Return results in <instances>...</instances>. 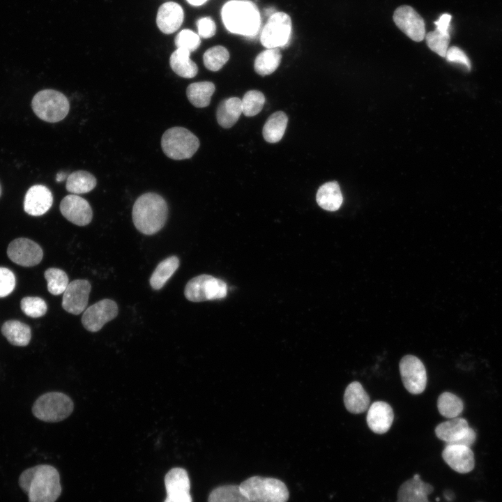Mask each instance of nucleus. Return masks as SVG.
Here are the masks:
<instances>
[{
  "mask_svg": "<svg viewBox=\"0 0 502 502\" xmlns=\"http://www.w3.org/2000/svg\"><path fill=\"white\" fill-rule=\"evenodd\" d=\"M19 485L27 494L29 502H55L61 493L59 473L48 464L24 471L19 478Z\"/></svg>",
  "mask_w": 502,
  "mask_h": 502,
  "instance_id": "nucleus-1",
  "label": "nucleus"
},
{
  "mask_svg": "<svg viewBox=\"0 0 502 502\" xmlns=\"http://www.w3.org/2000/svg\"><path fill=\"white\" fill-rule=\"evenodd\" d=\"M167 204L162 197L147 192L139 197L133 204L132 217L136 229L145 235L158 232L167 219Z\"/></svg>",
  "mask_w": 502,
  "mask_h": 502,
  "instance_id": "nucleus-2",
  "label": "nucleus"
},
{
  "mask_svg": "<svg viewBox=\"0 0 502 502\" xmlns=\"http://www.w3.org/2000/svg\"><path fill=\"white\" fill-rule=\"evenodd\" d=\"M222 19L227 29L236 34L252 37L260 26V15L250 1L231 0L222 7Z\"/></svg>",
  "mask_w": 502,
  "mask_h": 502,
  "instance_id": "nucleus-3",
  "label": "nucleus"
},
{
  "mask_svg": "<svg viewBox=\"0 0 502 502\" xmlns=\"http://www.w3.org/2000/svg\"><path fill=\"white\" fill-rule=\"evenodd\" d=\"M239 487L250 502H287L289 496L285 484L273 478L253 476Z\"/></svg>",
  "mask_w": 502,
  "mask_h": 502,
  "instance_id": "nucleus-4",
  "label": "nucleus"
},
{
  "mask_svg": "<svg viewBox=\"0 0 502 502\" xmlns=\"http://www.w3.org/2000/svg\"><path fill=\"white\" fill-rule=\"evenodd\" d=\"M73 409L74 404L69 396L60 392H49L36 400L32 412L40 420L55 423L67 418Z\"/></svg>",
  "mask_w": 502,
  "mask_h": 502,
  "instance_id": "nucleus-5",
  "label": "nucleus"
},
{
  "mask_svg": "<svg viewBox=\"0 0 502 502\" xmlns=\"http://www.w3.org/2000/svg\"><path fill=\"white\" fill-rule=\"evenodd\" d=\"M199 146L198 138L183 127L167 130L162 136L161 147L165 154L173 160L191 158Z\"/></svg>",
  "mask_w": 502,
  "mask_h": 502,
  "instance_id": "nucleus-6",
  "label": "nucleus"
},
{
  "mask_svg": "<svg viewBox=\"0 0 502 502\" xmlns=\"http://www.w3.org/2000/svg\"><path fill=\"white\" fill-rule=\"evenodd\" d=\"M31 107L38 117L50 123L63 120L70 109L65 95L53 89H45L37 93L33 98Z\"/></svg>",
  "mask_w": 502,
  "mask_h": 502,
  "instance_id": "nucleus-7",
  "label": "nucleus"
},
{
  "mask_svg": "<svg viewBox=\"0 0 502 502\" xmlns=\"http://www.w3.org/2000/svg\"><path fill=\"white\" fill-rule=\"evenodd\" d=\"M227 294V286L223 280L206 274L191 279L184 290L185 298L192 302L220 299Z\"/></svg>",
  "mask_w": 502,
  "mask_h": 502,
  "instance_id": "nucleus-8",
  "label": "nucleus"
},
{
  "mask_svg": "<svg viewBox=\"0 0 502 502\" xmlns=\"http://www.w3.org/2000/svg\"><path fill=\"white\" fill-rule=\"evenodd\" d=\"M291 27L289 15L284 12H275L264 26L260 41L266 49L284 47L289 41Z\"/></svg>",
  "mask_w": 502,
  "mask_h": 502,
  "instance_id": "nucleus-9",
  "label": "nucleus"
},
{
  "mask_svg": "<svg viewBox=\"0 0 502 502\" xmlns=\"http://www.w3.org/2000/svg\"><path fill=\"white\" fill-rule=\"evenodd\" d=\"M436 436L446 444L470 447L476 441V434L462 418H454L439 424L435 428Z\"/></svg>",
  "mask_w": 502,
  "mask_h": 502,
  "instance_id": "nucleus-10",
  "label": "nucleus"
},
{
  "mask_svg": "<svg viewBox=\"0 0 502 502\" xmlns=\"http://www.w3.org/2000/svg\"><path fill=\"white\" fill-rule=\"evenodd\" d=\"M400 372L405 388L412 394L424 391L427 384V374L422 361L415 356H404L400 362Z\"/></svg>",
  "mask_w": 502,
  "mask_h": 502,
  "instance_id": "nucleus-11",
  "label": "nucleus"
},
{
  "mask_svg": "<svg viewBox=\"0 0 502 502\" xmlns=\"http://www.w3.org/2000/svg\"><path fill=\"white\" fill-rule=\"evenodd\" d=\"M7 255L14 263L22 266L31 267L41 261L43 252L41 247L33 241L18 238L9 243Z\"/></svg>",
  "mask_w": 502,
  "mask_h": 502,
  "instance_id": "nucleus-12",
  "label": "nucleus"
},
{
  "mask_svg": "<svg viewBox=\"0 0 502 502\" xmlns=\"http://www.w3.org/2000/svg\"><path fill=\"white\" fill-rule=\"evenodd\" d=\"M118 314V306L111 299H103L86 308L82 317V324L88 331L98 332Z\"/></svg>",
  "mask_w": 502,
  "mask_h": 502,
  "instance_id": "nucleus-13",
  "label": "nucleus"
},
{
  "mask_svg": "<svg viewBox=\"0 0 502 502\" xmlns=\"http://www.w3.org/2000/svg\"><path fill=\"white\" fill-rule=\"evenodd\" d=\"M393 20L397 27L411 40L420 42L425 36V22L411 6H402L394 12Z\"/></svg>",
  "mask_w": 502,
  "mask_h": 502,
  "instance_id": "nucleus-14",
  "label": "nucleus"
},
{
  "mask_svg": "<svg viewBox=\"0 0 502 502\" xmlns=\"http://www.w3.org/2000/svg\"><path fill=\"white\" fill-rule=\"evenodd\" d=\"M91 289V284L86 280H75L70 282L63 293V308L75 315L83 312L88 305Z\"/></svg>",
  "mask_w": 502,
  "mask_h": 502,
  "instance_id": "nucleus-15",
  "label": "nucleus"
},
{
  "mask_svg": "<svg viewBox=\"0 0 502 502\" xmlns=\"http://www.w3.org/2000/svg\"><path fill=\"white\" fill-rule=\"evenodd\" d=\"M61 214L70 222L78 225H89L93 217L90 204L84 198L77 195L66 196L60 203Z\"/></svg>",
  "mask_w": 502,
  "mask_h": 502,
  "instance_id": "nucleus-16",
  "label": "nucleus"
},
{
  "mask_svg": "<svg viewBox=\"0 0 502 502\" xmlns=\"http://www.w3.org/2000/svg\"><path fill=\"white\" fill-rule=\"evenodd\" d=\"M441 455L445 462L457 473H467L474 468V455L469 446L446 444Z\"/></svg>",
  "mask_w": 502,
  "mask_h": 502,
  "instance_id": "nucleus-17",
  "label": "nucleus"
},
{
  "mask_svg": "<svg viewBox=\"0 0 502 502\" xmlns=\"http://www.w3.org/2000/svg\"><path fill=\"white\" fill-rule=\"evenodd\" d=\"M53 196L49 188L43 185H34L26 192L24 200V210L30 215L40 216L51 208Z\"/></svg>",
  "mask_w": 502,
  "mask_h": 502,
  "instance_id": "nucleus-18",
  "label": "nucleus"
},
{
  "mask_svg": "<svg viewBox=\"0 0 502 502\" xmlns=\"http://www.w3.org/2000/svg\"><path fill=\"white\" fill-rule=\"evenodd\" d=\"M433 491L432 485L423 481L420 475L416 474L400 485L396 502H429L428 495Z\"/></svg>",
  "mask_w": 502,
  "mask_h": 502,
  "instance_id": "nucleus-19",
  "label": "nucleus"
},
{
  "mask_svg": "<svg viewBox=\"0 0 502 502\" xmlns=\"http://www.w3.org/2000/svg\"><path fill=\"white\" fill-rule=\"evenodd\" d=\"M183 19L184 12L182 7L176 2L169 1L159 7L156 23L162 33L171 34L180 28Z\"/></svg>",
  "mask_w": 502,
  "mask_h": 502,
  "instance_id": "nucleus-20",
  "label": "nucleus"
},
{
  "mask_svg": "<svg viewBox=\"0 0 502 502\" xmlns=\"http://www.w3.org/2000/svg\"><path fill=\"white\" fill-rule=\"evenodd\" d=\"M393 419L394 413L392 407L383 401L372 403L367 414L368 427L372 432L379 434L388 431Z\"/></svg>",
  "mask_w": 502,
  "mask_h": 502,
  "instance_id": "nucleus-21",
  "label": "nucleus"
},
{
  "mask_svg": "<svg viewBox=\"0 0 502 502\" xmlns=\"http://www.w3.org/2000/svg\"><path fill=\"white\" fill-rule=\"evenodd\" d=\"M344 403L349 412L361 413L367 409L370 397L359 382L353 381L345 390Z\"/></svg>",
  "mask_w": 502,
  "mask_h": 502,
  "instance_id": "nucleus-22",
  "label": "nucleus"
},
{
  "mask_svg": "<svg viewBox=\"0 0 502 502\" xmlns=\"http://www.w3.org/2000/svg\"><path fill=\"white\" fill-rule=\"evenodd\" d=\"M316 199L322 208L329 211H337L343 201L339 184L336 181L323 184L318 189Z\"/></svg>",
  "mask_w": 502,
  "mask_h": 502,
  "instance_id": "nucleus-23",
  "label": "nucleus"
},
{
  "mask_svg": "<svg viewBox=\"0 0 502 502\" xmlns=\"http://www.w3.org/2000/svg\"><path fill=\"white\" fill-rule=\"evenodd\" d=\"M1 333L13 345L25 347L30 342L31 330L30 327L18 320H8L1 326Z\"/></svg>",
  "mask_w": 502,
  "mask_h": 502,
  "instance_id": "nucleus-24",
  "label": "nucleus"
},
{
  "mask_svg": "<svg viewBox=\"0 0 502 502\" xmlns=\"http://www.w3.org/2000/svg\"><path fill=\"white\" fill-rule=\"evenodd\" d=\"M241 113V100L236 97L225 99L218 105L217 121L222 128H229L237 122Z\"/></svg>",
  "mask_w": 502,
  "mask_h": 502,
  "instance_id": "nucleus-25",
  "label": "nucleus"
},
{
  "mask_svg": "<svg viewBox=\"0 0 502 502\" xmlns=\"http://www.w3.org/2000/svg\"><path fill=\"white\" fill-rule=\"evenodd\" d=\"M190 56L189 51L180 48H177L170 56L171 68L180 77L192 78L197 74L198 67Z\"/></svg>",
  "mask_w": 502,
  "mask_h": 502,
  "instance_id": "nucleus-26",
  "label": "nucleus"
},
{
  "mask_svg": "<svg viewBox=\"0 0 502 502\" xmlns=\"http://www.w3.org/2000/svg\"><path fill=\"white\" fill-rule=\"evenodd\" d=\"M288 123L287 114L282 111L272 114L266 121L262 133L269 143H276L282 138Z\"/></svg>",
  "mask_w": 502,
  "mask_h": 502,
  "instance_id": "nucleus-27",
  "label": "nucleus"
},
{
  "mask_svg": "<svg viewBox=\"0 0 502 502\" xmlns=\"http://www.w3.org/2000/svg\"><path fill=\"white\" fill-rule=\"evenodd\" d=\"M179 266V259L171 256L160 261L150 277V284L153 289L158 290L173 275Z\"/></svg>",
  "mask_w": 502,
  "mask_h": 502,
  "instance_id": "nucleus-28",
  "label": "nucleus"
},
{
  "mask_svg": "<svg viewBox=\"0 0 502 502\" xmlns=\"http://www.w3.org/2000/svg\"><path fill=\"white\" fill-rule=\"evenodd\" d=\"M215 87L211 82H199L190 84L186 90L189 101L196 107H207L211 102Z\"/></svg>",
  "mask_w": 502,
  "mask_h": 502,
  "instance_id": "nucleus-29",
  "label": "nucleus"
},
{
  "mask_svg": "<svg viewBox=\"0 0 502 502\" xmlns=\"http://www.w3.org/2000/svg\"><path fill=\"white\" fill-rule=\"evenodd\" d=\"M96 185V178L86 171L79 170L68 176L66 188L73 194L79 195L91 191Z\"/></svg>",
  "mask_w": 502,
  "mask_h": 502,
  "instance_id": "nucleus-30",
  "label": "nucleus"
},
{
  "mask_svg": "<svg viewBox=\"0 0 502 502\" xmlns=\"http://www.w3.org/2000/svg\"><path fill=\"white\" fill-rule=\"evenodd\" d=\"M281 59L282 54L279 48L266 49L256 56L254 70L261 76L270 75L277 68Z\"/></svg>",
  "mask_w": 502,
  "mask_h": 502,
  "instance_id": "nucleus-31",
  "label": "nucleus"
},
{
  "mask_svg": "<svg viewBox=\"0 0 502 502\" xmlns=\"http://www.w3.org/2000/svg\"><path fill=\"white\" fill-rule=\"evenodd\" d=\"M437 407L441 415L448 418H454L462 413L464 404L457 395L444 392L438 398Z\"/></svg>",
  "mask_w": 502,
  "mask_h": 502,
  "instance_id": "nucleus-32",
  "label": "nucleus"
},
{
  "mask_svg": "<svg viewBox=\"0 0 502 502\" xmlns=\"http://www.w3.org/2000/svg\"><path fill=\"white\" fill-rule=\"evenodd\" d=\"M208 502H250L242 493L239 485H224L214 489Z\"/></svg>",
  "mask_w": 502,
  "mask_h": 502,
  "instance_id": "nucleus-33",
  "label": "nucleus"
},
{
  "mask_svg": "<svg viewBox=\"0 0 502 502\" xmlns=\"http://www.w3.org/2000/svg\"><path fill=\"white\" fill-rule=\"evenodd\" d=\"M44 276L47 282L48 291L52 295L63 294L69 284L66 273L57 268L47 269Z\"/></svg>",
  "mask_w": 502,
  "mask_h": 502,
  "instance_id": "nucleus-34",
  "label": "nucleus"
},
{
  "mask_svg": "<svg viewBox=\"0 0 502 502\" xmlns=\"http://www.w3.org/2000/svg\"><path fill=\"white\" fill-rule=\"evenodd\" d=\"M229 59L228 50L222 45H216L208 49L203 55L205 67L211 71L221 69Z\"/></svg>",
  "mask_w": 502,
  "mask_h": 502,
  "instance_id": "nucleus-35",
  "label": "nucleus"
},
{
  "mask_svg": "<svg viewBox=\"0 0 502 502\" xmlns=\"http://www.w3.org/2000/svg\"><path fill=\"white\" fill-rule=\"evenodd\" d=\"M264 102L265 97L261 91H249L241 100L242 113L246 116H255L261 112Z\"/></svg>",
  "mask_w": 502,
  "mask_h": 502,
  "instance_id": "nucleus-36",
  "label": "nucleus"
},
{
  "mask_svg": "<svg viewBox=\"0 0 502 502\" xmlns=\"http://www.w3.org/2000/svg\"><path fill=\"white\" fill-rule=\"evenodd\" d=\"M22 311L28 317L38 318L45 314L47 307L45 301L37 296H26L20 302Z\"/></svg>",
  "mask_w": 502,
  "mask_h": 502,
  "instance_id": "nucleus-37",
  "label": "nucleus"
},
{
  "mask_svg": "<svg viewBox=\"0 0 502 502\" xmlns=\"http://www.w3.org/2000/svg\"><path fill=\"white\" fill-rule=\"evenodd\" d=\"M429 48L442 57H445L450 42V33H442L437 29L425 36Z\"/></svg>",
  "mask_w": 502,
  "mask_h": 502,
  "instance_id": "nucleus-38",
  "label": "nucleus"
},
{
  "mask_svg": "<svg viewBox=\"0 0 502 502\" xmlns=\"http://www.w3.org/2000/svg\"><path fill=\"white\" fill-rule=\"evenodd\" d=\"M174 43L177 48L188 50L191 53L200 46L201 38L199 34L194 31L183 29L175 37Z\"/></svg>",
  "mask_w": 502,
  "mask_h": 502,
  "instance_id": "nucleus-39",
  "label": "nucleus"
},
{
  "mask_svg": "<svg viewBox=\"0 0 502 502\" xmlns=\"http://www.w3.org/2000/svg\"><path fill=\"white\" fill-rule=\"evenodd\" d=\"M15 276L8 268L0 267V298L10 294L15 287Z\"/></svg>",
  "mask_w": 502,
  "mask_h": 502,
  "instance_id": "nucleus-40",
  "label": "nucleus"
},
{
  "mask_svg": "<svg viewBox=\"0 0 502 502\" xmlns=\"http://www.w3.org/2000/svg\"><path fill=\"white\" fill-rule=\"evenodd\" d=\"M196 24L200 38H209L215 34L216 25L210 17L200 18L197 20Z\"/></svg>",
  "mask_w": 502,
  "mask_h": 502,
  "instance_id": "nucleus-41",
  "label": "nucleus"
},
{
  "mask_svg": "<svg viewBox=\"0 0 502 502\" xmlns=\"http://www.w3.org/2000/svg\"><path fill=\"white\" fill-rule=\"evenodd\" d=\"M447 61L450 62H455L462 64L466 67V68L471 70L470 60L466 55V54L459 47L452 46L448 49L446 56Z\"/></svg>",
  "mask_w": 502,
  "mask_h": 502,
  "instance_id": "nucleus-42",
  "label": "nucleus"
},
{
  "mask_svg": "<svg viewBox=\"0 0 502 502\" xmlns=\"http://www.w3.org/2000/svg\"><path fill=\"white\" fill-rule=\"evenodd\" d=\"M164 502H192L190 490L174 489L167 492V497Z\"/></svg>",
  "mask_w": 502,
  "mask_h": 502,
  "instance_id": "nucleus-43",
  "label": "nucleus"
},
{
  "mask_svg": "<svg viewBox=\"0 0 502 502\" xmlns=\"http://www.w3.org/2000/svg\"><path fill=\"white\" fill-rule=\"evenodd\" d=\"M451 17V15L449 14H443L439 19L434 22L436 26V29L442 33H449Z\"/></svg>",
  "mask_w": 502,
  "mask_h": 502,
  "instance_id": "nucleus-44",
  "label": "nucleus"
},
{
  "mask_svg": "<svg viewBox=\"0 0 502 502\" xmlns=\"http://www.w3.org/2000/svg\"><path fill=\"white\" fill-rule=\"evenodd\" d=\"M443 496L448 501H452L455 499V494L451 490H446L443 492Z\"/></svg>",
  "mask_w": 502,
  "mask_h": 502,
  "instance_id": "nucleus-45",
  "label": "nucleus"
},
{
  "mask_svg": "<svg viewBox=\"0 0 502 502\" xmlns=\"http://www.w3.org/2000/svg\"><path fill=\"white\" fill-rule=\"evenodd\" d=\"M208 0H186V1L192 6H201L206 2Z\"/></svg>",
  "mask_w": 502,
  "mask_h": 502,
  "instance_id": "nucleus-46",
  "label": "nucleus"
},
{
  "mask_svg": "<svg viewBox=\"0 0 502 502\" xmlns=\"http://www.w3.org/2000/svg\"><path fill=\"white\" fill-rule=\"evenodd\" d=\"M66 178H68V176L66 175V174L65 172H59L56 174V181L57 182H61V181H64Z\"/></svg>",
  "mask_w": 502,
  "mask_h": 502,
  "instance_id": "nucleus-47",
  "label": "nucleus"
},
{
  "mask_svg": "<svg viewBox=\"0 0 502 502\" xmlns=\"http://www.w3.org/2000/svg\"><path fill=\"white\" fill-rule=\"evenodd\" d=\"M1 185H0V196H1Z\"/></svg>",
  "mask_w": 502,
  "mask_h": 502,
  "instance_id": "nucleus-48",
  "label": "nucleus"
}]
</instances>
